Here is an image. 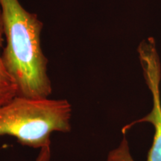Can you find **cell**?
<instances>
[{
	"mask_svg": "<svg viewBox=\"0 0 161 161\" xmlns=\"http://www.w3.org/2000/svg\"><path fill=\"white\" fill-rule=\"evenodd\" d=\"M0 9L6 42L2 58L17 86V96L49 98L52 86L41 46L43 23L19 0H0Z\"/></svg>",
	"mask_w": 161,
	"mask_h": 161,
	"instance_id": "1",
	"label": "cell"
},
{
	"mask_svg": "<svg viewBox=\"0 0 161 161\" xmlns=\"http://www.w3.org/2000/svg\"><path fill=\"white\" fill-rule=\"evenodd\" d=\"M72 110L66 99L16 96L0 106V136H13L34 148L51 146L52 133L71 130Z\"/></svg>",
	"mask_w": 161,
	"mask_h": 161,
	"instance_id": "2",
	"label": "cell"
},
{
	"mask_svg": "<svg viewBox=\"0 0 161 161\" xmlns=\"http://www.w3.org/2000/svg\"><path fill=\"white\" fill-rule=\"evenodd\" d=\"M138 52L145 79L152 95V109L144 117L124 126L122 131V134H125L127 130L132 126L142 122L152 124L154 128V134L146 161H161V65L154 39L150 37L141 42L138 47ZM108 161H135L130 153L125 136H124L119 147L110 151L108 156Z\"/></svg>",
	"mask_w": 161,
	"mask_h": 161,
	"instance_id": "3",
	"label": "cell"
},
{
	"mask_svg": "<svg viewBox=\"0 0 161 161\" xmlns=\"http://www.w3.org/2000/svg\"><path fill=\"white\" fill-rule=\"evenodd\" d=\"M3 27L0 9V106L10 102L17 96V86L6 70L2 58L1 49L3 43Z\"/></svg>",
	"mask_w": 161,
	"mask_h": 161,
	"instance_id": "4",
	"label": "cell"
},
{
	"mask_svg": "<svg viewBox=\"0 0 161 161\" xmlns=\"http://www.w3.org/2000/svg\"><path fill=\"white\" fill-rule=\"evenodd\" d=\"M50 158H51V148L50 146H48L40 148V152L36 161H50Z\"/></svg>",
	"mask_w": 161,
	"mask_h": 161,
	"instance_id": "5",
	"label": "cell"
}]
</instances>
